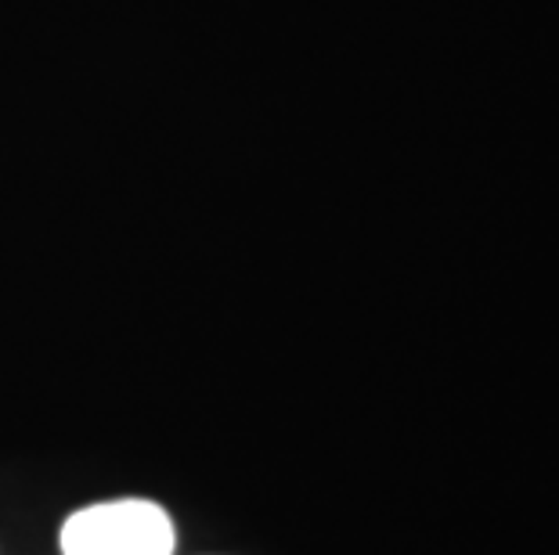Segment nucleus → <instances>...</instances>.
Instances as JSON below:
<instances>
[{
    "mask_svg": "<svg viewBox=\"0 0 559 555\" xmlns=\"http://www.w3.org/2000/svg\"><path fill=\"white\" fill-rule=\"evenodd\" d=\"M62 555H174V516L152 498L83 505L58 530Z\"/></svg>",
    "mask_w": 559,
    "mask_h": 555,
    "instance_id": "f257e3e1",
    "label": "nucleus"
}]
</instances>
